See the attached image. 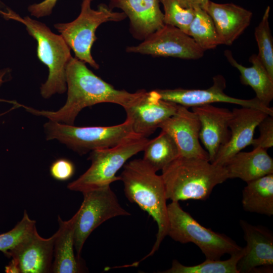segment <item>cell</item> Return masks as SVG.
<instances>
[{
  "instance_id": "obj_22",
  "label": "cell",
  "mask_w": 273,
  "mask_h": 273,
  "mask_svg": "<svg viewBox=\"0 0 273 273\" xmlns=\"http://www.w3.org/2000/svg\"><path fill=\"white\" fill-rule=\"evenodd\" d=\"M228 62L240 73L242 84L250 86L256 94V98L264 106L269 107L273 99V79L269 76L257 55L249 58L252 65L246 67L239 64L229 50L224 52Z\"/></svg>"
},
{
  "instance_id": "obj_28",
  "label": "cell",
  "mask_w": 273,
  "mask_h": 273,
  "mask_svg": "<svg viewBox=\"0 0 273 273\" xmlns=\"http://www.w3.org/2000/svg\"><path fill=\"white\" fill-rule=\"evenodd\" d=\"M163 7L164 24L175 26L187 34L195 15V9L183 7L177 0H158Z\"/></svg>"
},
{
  "instance_id": "obj_13",
  "label": "cell",
  "mask_w": 273,
  "mask_h": 273,
  "mask_svg": "<svg viewBox=\"0 0 273 273\" xmlns=\"http://www.w3.org/2000/svg\"><path fill=\"white\" fill-rule=\"evenodd\" d=\"M159 128L173 139L180 156L209 161L208 152L199 142L200 121L188 107L178 105L176 113L162 122Z\"/></svg>"
},
{
  "instance_id": "obj_27",
  "label": "cell",
  "mask_w": 273,
  "mask_h": 273,
  "mask_svg": "<svg viewBox=\"0 0 273 273\" xmlns=\"http://www.w3.org/2000/svg\"><path fill=\"white\" fill-rule=\"evenodd\" d=\"M269 11L270 7L268 6L255 29L254 35L258 48L257 56L273 79V39L268 23Z\"/></svg>"
},
{
  "instance_id": "obj_29",
  "label": "cell",
  "mask_w": 273,
  "mask_h": 273,
  "mask_svg": "<svg viewBox=\"0 0 273 273\" xmlns=\"http://www.w3.org/2000/svg\"><path fill=\"white\" fill-rule=\"evenodd\" d=\"M35 221L31 219L26 211L15 227L10 231L0 235V251L6 256L9 251L20 243L35 228Z\"/></svg>"
},
{
  "instance_id": "obj_6",
  "label": "cell",
  "mask_w": 273,
  "mask_h": 273,
  "mask_svg": "<svg viewBox=\"0 0 273 273\" xmlns=\"http://www.w3.org/2000/svg\"><path fill=\"white\" fill-rule=\"evenodd\" d=\"M168 225L167 235L182 244L192 243L204 254L206 259L218 260L225 254L241 252L243 248L227 236L201 225L184 210L178 202L167 205Z\"/></svg>"
},
{
  "instance_id": "obj_8",
  "label": "cell",
  "mask_w": 273,
  "mask_h": 273,
  "mask_svg": "<svg viewBox=\"0 0 273 273\" xmlns=\"http://www.w3.org/2000/svg\"><path fill=\"white\" fill-rule=\"evenodd\" d=\"M92 0H83L78 16L68 23H60L54 27L60 33L75 57L94 69L99 68L93 59L91 50L97 39L96 31L102 23L109 21H120L127 17L123 12H114L109 6L101 4L97 10L92 9Z\"/></svg>"
},
{
  "instance_id": "obj_18",
  "label": "cell",
  "mask_w": 273,
  "mask_h": 273,
  "mask_svg": "<svg viewBox=\"0 0 273 273\" xmlns=\"http://www.w3.org/2000/svg\"><path fill=\"white\" fill-rule=\"evenodd\" d=\"M109 7L119 8L130 20V31L138 39L144 40L164 25L163 13L158 0H109Z\"/></svg>"
},
{
  "instance_id": "obj_16",
  "label": "cell",
  "mask_w": 273,
  "mask_h": 273,
  "mask_svg": "<svg viewBox=\"0 0 273 273\" xmlns=\"http://www.w3.org/2000/svg\"><path fill=\"white\" fill-rule=\"evenodd\" d=\"M246 246L237 263L239 273L252 272L258 267L270 271L273 266V234L266 228L240 220Z\"/></svg>"
},
{
  "instance_id": "obj_23",
  "label": "cell",
  "mask_w": 273,
  "mask_h": 273,
  "mask_svg": "<svg viewBox=\"0 0 273 273\" xmlns=\"http://www.w3.org/2000/svg\"><path fill=\"white\" fill-rule=\"evenodd\" d=\"M242 203L246 211L273 215V173L247 183L242 191Z\"/></svg>"
},
{
  "instance_id": "obj_26",
  "label": "cell",
  "mask_w": 273,
  "mask_h": 273,
  "mask_svg": "<svg viewBox=\"0 0 273 273\" xmlns=\"http://www.w3.org/2000/svg\"><path fill=\"white\" fill-rule=\"evenodd\" d=\"M244 253V249L231 255L225 260L206 259L205 261L194 266H186L177 260L172 261L171 267L161 273H239L237 263Z\"/></svg>"
},
{
  "instance_id": "obj_5",
  "label": "cell",
  "mask_w": 273,
  "mask_h": 273,
  "mask_svg": "<svg viewBox=\"0 0 273 273\" xmlns=\"http://www.w3.org/2000/svg\"><path fill=\"white\" fill-rule=\"evenodd\" d=\"M43 128L47 141L57 140L80 155L111 148L141 136L133 131L131 122L127 119L122 123L114 126L86 127L49 120L44 123Z\"/></svg>"
},
{
  "instance_id": "obj_21",
  "label": "cell",
  "mask_w": 273,
  "mask_h": 273,
  "mask_svg": "<svg viewBox=\"0 0 273 273\" xmlns=\"http://www.w3.org/2000/svg\"><path fill=\"white\" fill-rule=\"evenodd\" d=\"M229 178H240L248 183L273 173V160L266 149L253 148L250 152H239L223 165Z\"/></svg>"
},
{
  "instance_id": "obj_31",
  "label": "cell",
  "mask_w": 273,
  "mask_h": 273,
  "mask_svg": "<svg viewBox=\"0 0 273 273\" xmlns=\"http://www.w3.org/2000/svg\"><path fill=\"white\" fill-rule=\"evenodd\" d=\"M51 175L56 180L64 181L74 175L75 167L72 161L66 158H59L54 161L50 168Z\"/></svg>"
},
{
  "instance_id": "obj_25",
  "label": "cell",
  "mask_w": 273,
  "mask_h": 273,
  "mask_svg": "<svg viewBox=\"0 0 273 273\" xmlns=\"http://www.w3.org/2000/svg\"><path fill=\"white\" fill-rule=\"evenodd\" d=\"M194 9L195 15L187 34L204 51L215 48L220 42L212 19L205 10L200 8Z\"/></svg>"
},
{
  "instance_id": "obj_24",
  "label": "cell",
  "mask_w": 273,
  "mask_h": 273,
  "mask_svg": "<svg viewBox=\"0 0 273 273\" xmlns=\"http://www.w3.org/2000/svg\"><path fill=\"white\" fill-rule=\"evenodd\" d=\"M143 151L142 159L156 172L180 156L173 139L163 130L154 139L149 140Z\"/></svg>"
},
{
  "instance_id": "obj_3",
  "label": "cell",
  "mask_w": 273,
  "mask_h": 273,
  "mask_svg": "<svg viewBox=\"0 0 273 273\" xmlns=\"http://www.w3.org/2000/svg\"><path fill=\"white\" fill-rule=\"evenodd\" d=\"M167 200H205L213 188L229 178L223 166L209 160L179 156L162 170Z\"/></svg>"
},
{
  "instance_id": "obj_34",
  "label": "cell",
  "mask_w": 273,
  "mask_h": 273,
  "mask_svg": "<svg viewBox=\"0 0 273 273\" xmlns=\"http://www.w3.org/2000/svg\"><path fill=\"white\" fill-rule=\"evenodd\" d=\"M10 72L11 70L9 68L0 69V88L2 85L9 79ZM8 102L11 103L12 104L13 103V101L6 100L0 99V102Z\"/></svg>"
},
{
  "instance_id": "obj_33",
  "label": "cell",
  "mask_w": 273,
  "mask_h": 273,
  "mask_svg": "<svg viewBox=\"0 0 273 273\" xmlns=\"http://www.w3.org/2000/svg\"><path fill=\"white\" fill-rule=\"evenodd\" d=\"M179 4L187 8H200L206 10L210 0H177Z\"/></svg>"
},
{
  "instance_id": "obj_35",
  "label": "cell",
  "mask_w": 273,
  "mask_h": 273,
  "mask_svg": "<svg viewBox=\"0 0 273 273\" xmlns=\"http://www.w3.org/2000/svg\"><path fill=\"white\" fill-rule=\"evenodd\" d=\"M15 108H18V107H17L16 105H14V107H12L11 109L9 110L8 111H6V112H3V113H1V114H0V117H1L2 116H3V115L6 114L8 112L11 111V110H12L13 109H14Z\"/></svg>"
},
{
  "instance_id": "obj_9",
  "label": "cell",
  "mask_w": 273,
  "mask_h": 273,
  "mask_svg": "<svg viewBox=\"0 0 273 273\" xmlns=\"http://www.w3.org/2000/svg\"><path fill=\"white\" fill-rule=\"evenodd\" d=\"M82 193L83 200L76 213L74 234V249L78 257L85 241L95 229L113 217L130 215L120 205L110 186Z\"/></svg>"
},
{
  "instance_id": "obj_14",
  "label": "cell",
  "mask_w": 273,
  "mask_h": 273,
  "mask_svg": "<svg viewBox=\"0 0 273 273\" xmlns=\"http://www.w3.org/2000/svg\"><path fill=\"white\" fill-rule=\"evenodd\" d=\"M177 107V104L161 99L154 90L146 91L139 101L124 109L133 131L147 138L154 133L162 122L173 115Z\"/></svg>"
},
{
  "instance_id": "obj_32",
  "label": "cell",
  "mask_w": 273,
  "mask_h": 273,
  "mask_svg": "<svg viewBox=\"0 0 273 273\" xmlns=\"http://www.w3.org/2000/svg\"><path fill=\"white\" fill-rule=\"evenodd\" d=\"M58 0H44L29 6L28 11L31 16L40 18L50 15ZM93 1V0H92Z\"/></svg>"
},
{
  "instance_id": "obj_10",
  "label": "cell",
  "mask_w": 273,
  "mask_h": 273,
  "mask_svg": "<svg viewBox=\"0 0 273 273\" xmlns=\"http://www.w3.org/2000/svg\"><path fill=\"white\" fill-rule=\"evenodd\" d=\"M126 51L189 60L199 59L204 52L191 36L179 28L167 24L150 34L139 45L128 47Z\"/></svg>"
},
{
  "instance_id": "obj_12",
  "label": "cell",
  "mask_w": 273,
  "mask_h": 273,
  "mask_svg": "<svg viewBox=\"0 0 273 273\" xmlns=\"http://www.w3.org/2000/svg\"><path fill=\"white\" fill-rule=\"evenodd\" d=\"M55 235L43 238L35 228L20 243L9 251L12 260L6 272L47 273L51 272Z\"/></svg>"
},
{
  "instance_id": "obj_19",
  "label": "cell",
  "mask_w": 273,
  "mask_h": 273,
  "mask_svg": "<svg viewBox=\"0 0 273 273\" xmlns=\"http://www.w3.org/2000/svg\"><path fill=\"white\" fill-rule=\"evenodd\" d=\"M214 23L220 44L230 46L250 25L252 13L233 3L209 1L206 10Z\"/></svg>"
},
{
  "instance_id": "obj_20",
  "label": "cell",
  "mask_w": 273,
  "mask_h": 273,
  "mask_svg": "<svg viewBox=\"0 0 273 273\" xmlns=\"http://www.w3.org/2000/svg\"><path fill=\"white\" fill-rule=\"evenodd\" d=\"M76 216L75 213L69 220L64 221L58 216L59 227L55 234L52 272L80 273L87 270L83 260L74 252V234Z\"/></svg>"
},
{
  "instance_id": "obj_11",
  "label": "cell",
  "mask_w": 273,
  "mask_h": 273,
  "mask_svg": "<svg viewBox=\"0 0 273 273\" xmlns=\"http://www.w3.org/2000/svg\"><path fill=\"white\" fill-rule=\"evenodd\" d=\"M213 84L207 89H156L160 98L166 101L186 107H195L213 103L221 102L237 104L241 107H251L261 110L273 116V109L263 105L256 97L249 100L229 96L224 93L226 81L221 75L213 78Z\"/></svg>"
},
{
  "instance_id": "obj_1",
  "label": "cell",
  "mask_w": 273,
  "mask_h": 273,
  "mask_svg": "<svg viewBox=\"0 0 273 273\" xmlns=\"http://www.w3.org/2000/svg\"><path fill=\"white\" fill-rule=\"evenodd\" d=\"M66 81L67 99L64 105L58 110H37L20 104V107L49 120L74 125L78 114L87 107L110 103L125 108L139 101L146 92L144 89L135 93L117 89L94 74L84 62L73 57L66 67Z\"/></svg>"
},
{
  "instance_id": "obj_2",
  "label": "cell",
  "mask_w": 273,
  "mask_h": 273,
  "mask_svg": "<svg viewBox=\"0 0 273 273\" xmlns=\"http://www.w3.org/2000/svg\"><path fill=\"white\" fill-rule=\"evenodd\" d=\"M156 172L143 159H138L125 164L120 176L127 199L147 212L158 226L156 241L152 250L140 261L153 255L167 234V199L161 175Z\"/></svg>"
},
{
  "instance_id": "obj_7",
  "label": "cell",
  "mask_w": 273,
  "mask_h": 273,
  "mask_svg": "<svg viewBox=\"0 0 273 273\" xmlns=\"http://www.w3.org/2000/svg\"><path fill=\"white\" fill-rule=\"evenodd\" d=\"M149 140L146 137L139 136L111 148L90 152L88 158L91 162L90 167L77 179L69 183L68 189L82 193L120 180L116 173L130 158L143 151Z\"/></svg>"
},
{
  "instance_id": "obj_4",
  "label": "cell",
  "mask_w": 273,
  "mask_h": 273,
  "mask_svg": "<svg viewBox=\"0 0 273 273\" xmlns=\"http://www.w3.org/2000/svg\"><path fill=\"white\" fill-rule=\"evenodd\" d=\"M0 13L5 19L24 25L29 34L37 42V57L49 69L48 78L40 87L41 97L49 99L54 95L65 93L66 69L72 56L62 36L53 33L44 23L28 16L21 17L10 9L0 11Z\"/></svg>"
},
{
  "instance_id": "obj_15",
  "label": "cell",
  "mask_w": 273,
  "mask_h": 273,
  "mask_svg": "<svg viewBox=\"0 0 273 273\" xmlns=\"http://www.w3.org/2000/svg\"><path fill=\"white\" fill-rule=\"evenodd\" d=\"M267 115L253 108H234L229 124V140L219 149L212 163L223 166L234 155L251 145L256 128Z\"/></svg>"
},
{
  "instance_id": "obj_30",
  "label": "cell",
  "mask_w": 273,
  "mask_h": 273,
  "mask_svg": "<svg viewBox=\"0 0 273 273\" xmlns=\"http://www.w3.org/2000/svg\"><path fill=\"white\" fill-rule=\"evenodd\" d=\"M260 134L253 139L251 145L253 148L267 150L273 146V118L267 115L258 124Z\"/></svg>"
},
{
  "instance_id": "obj_17",
  "label": "cell",
  "mask_w": 273,
  "mask_h": 273,
  "mask_svg": "<svg viewBox=\"0 0 273 273\" xmlns=\"http://www.w3.org/2000/svg\"><path fill=\"white\" fill-rule=\"evenodd\" d=\"M200 122L199 139L207 150L212 163L219 150L229 140V122L232 111L206 104L192 107Z\"/></svg>"
}]
</instances>
